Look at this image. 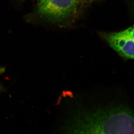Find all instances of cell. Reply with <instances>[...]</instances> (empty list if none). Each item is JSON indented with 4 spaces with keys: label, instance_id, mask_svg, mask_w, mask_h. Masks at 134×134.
Masks as SVG:
<instances>
[{
    "label": "cell",
    "instance_id": "5",
    "mask_svg": "<svg viewBox=\"0 0 134 134\" xmlns=\"http://www.w3.org/2000/svg\"><path fill=\"white\" fill-rule=\"evenodd\" d=\"M2 90V87H1V86L0 85V90Z\"/></svg>",
    "mask_w": 134,
    "mask_h": 134
},
{
    "label": "cell",
    "instance_id": "3",
    "mask_svg": "<svg viewBox=\"0 0 134 134\" xmlns=\"http://www.w3.org/2000/svg\"><path fill=\"white\" fill-rule=\"evenodd\" d=\"M118 32L122 35L128 37L134 40V24L128 29Z\"/></svg>",
    "mask_w": 134,
    "mask_h": 134
},
{
    "label": "cell",
    "instance_id": "2",
    "mask_svg": "<svg viewBox=\"0 0 134 134\" xmlns=\"http://www.w3.org/2000/svg\"><path fill=\"white\" fill-rule=\"evenodd\" d=\"M34 14L44 23L63 27H70L77 20L87 0H38Z\"/></svg>",
    "mask_w": 134,
    "mask_h": 134
},
{
    "label": "cell",
    "instance_id": "1",
    "mask_svg": "<svg viewBox=\"0 0 134 134\" xmlns=\"http://www.w3.org/2000/svg\"><path fill=\"white\" fill-rule=\"evenodd\" d=\"M62 131L67 133L134 134V113L123 105L84 109L71 117Z\"/></svg>",
    "mask_w": 134,
    "mask_h": 134
},
{
    "label": "cell",
    "instance_id": "4",
    "mask_svg": "<svg viewBox=\"0 0 134 134\" xmlns=\"http://www.w3.org/2000/svg\"><path fill=\"white\" fill-rule=\"evenodd\" d=\"M88 1H89V3L90 2H92L93 1H96V0H87Z\"/></svg>",
    "mask_w": 134,
    "mask_h": 134
}]
</instances>
